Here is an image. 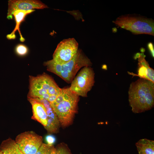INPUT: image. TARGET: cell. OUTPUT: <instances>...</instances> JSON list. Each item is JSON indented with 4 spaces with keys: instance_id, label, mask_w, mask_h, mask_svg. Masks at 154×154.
<instances>
[{
    "instance_id": "obj_14",
    "label": "cell",
    "mask_w": 154,
    "mask_h": 154,
    "mask_svg": "<svg viewBox=\"0 0 154 154\" xmlns=\"http://www.w3.org/2000/svg\"><path fill=\"white\" fill-rule=\"evenodd\" d=\"M139 154H154V141L147 139L139 140L135 143Z\"/></svg>"
},
{
    "instance_id": "obj_17",
    "label": "cell",
    "mask_w": 154,
    "mask_h": 154,
    "mask_svg": "<svg viewBox=\"0 0 154 154\" xmlns=\"http://www.w3.org/2000/svg\"><path fill=\"white\" fill-rule=\"evenodd\" d=\"M54 147L53 145L42 143L38 151L35 154H51Z\"/></svg>"
},
{
    "instance_id": "obj_5",
    "label": "cell",
    "mask_w": 154,
    "mask_h": 154,
    "mask_svg": "<svg viewBox=\"0 0 154 154\" xmlns=\"http://www.w3.org/2000/svg\"><path fill=\"white\" fill-rule=\"evenodd\" d=\"M113 22L117 26L135 34L154 35V21L150 19L128 14L119 16Z\"/></svg>"
},
{
    "instance_id": "obj_19",
    "label": "cell",
    "mask_w": 154,
    "mask_h": 154,
    "mask_svg": "<svg viewBox=\"0 0 154 154\" xmlns=\"http://www.w3.org/2000/svg\"><path fill=\"white\" fill-rule=\"evenodd\" d=\"M45 140L47 144L50 145H53L56 141L55 137L51 135H47L45 137Z\"/></svg>"
},
{
    "instance_id": "obj_22",
    "label": "cell",
    "mask_w": 154,
    "mask_h": 154,
    "mask_svg": "<svg viewBox=\"0 0 154 154\" xmlns=\"http://www.w3.org/2000/svg\"><path fill=\"white\" fill-rule=\"evenodd\" d=\"M141 51L142 52H143L145 51V49L143 48H141Z\"/></svg>"
},
{
    "instance_id": "obj_20",
    "label": "cell",
    "mask_w": 154,
    "mask_h": 154,
    "mask_svg": "<svg viewBox=\"0 0 154 154\" xmlns=\"http://www.w3.org/2000/svg\"><path fill=\"white\" fill-rule=\"evenodd\" d=\"M148 48L149 50L151 55L153 57L154 56V46L153 44L151 42H149L147 45Z\"/></svg>"
},
{
    "instance_id": "obj_13",
    "label": "cell",
    "mask_w": 154,
    "mask_h": 154,
    "mask_svg": "<svg viewBox=\"0 0 154 154\" xmlns=\"http://www.w3.org/2000/svg\"><path fill=\"white\" fill-rule=\"evenodd\" d=\"M35 10L34 9L27 11L18 10L13 12L12 15L15 18L16 22L15 27L12 32L10 34L7 35L6 37L7 39L9 40L15 39L16 38L15 33L17 31L19 34L20 41L23 42L25 41V39L23 37L20 30V25L21 23L24 21L26 16L35 11Z\"/></svg>"
},
{
    "instance_id": "obj_8",
    "label": "cell",
    "mask_w": 154,
    "mask_h": 154,
    "mask_svg": "<svg viewBox=\"0 0 154 154\" xmlns=\"http://www.w3.org/2000/svg\"><path fill=\"white\" fill-rule=\"evenodd\" d=\"M78 46V42L74 38L63 40L57 46L53 55V59L60 64L67 63L77 53Z\"/></svg>"
},
{
    "instance_id": "obj_6",
    "label": "cell",
    "mask_w": 154,
    "mask_h": 154,
    "mask_svg": "<svg viewBox=\"0 0 154 154\" xmlns=\"http://www.w3.org/2000/svg\"><path fill=\"white\" fill-rule=\"evenodd\" d=\"M95 73L90 66H85L71 82L69 89L79 96L86 97L95 83Z\"/></svg>"
},
{
    "instance_id": "obj_11",
    "label": "cell",
    "mask_w": 154,
    "mask_h": 154,
    "mask_svg": "<svg viewBox=\"0 0 154 154\" xmlns=\"http://www.w3.org/2000/svg\"><path fill=\"white\" fill-rule=\"evenodd\" d=\"M145 56L143 53H140L138 59V74L128 72V73L133 76H138L150 81L154 83V70L149 66L148 62L145 59Z\"/></svg>"
},
{
    "instance_id": "obj_2",
    "label": "cell",
    "mask_w": 154,
    "mask_h": 154,
    "mask_svg": "<svg viewBox=\"0 0 154 154\" xmlns=\"http://www.w3.org/2000/svg\"><path fill=\"white\" fill-rule=\"evenodd\" d=\"M79 96L69 88H62L55 101L50 103L62 127H66L73 123L78 111Z\"/></svg>"
},
{
    "instance_id": "obj_10",
    "label": "cell",
    "mask_w": 154,
    "mask_h": 154,
    "mask_svg": "<svg viewBox=\"0 0 154 154\" xmlns=\"http://www.w3.org/2000/svg\"><path fill=\"white\" fill-rule=\"evenodd\" d=\"M42 102L46 110L47 125L44 127L49 133H56L59 132L60 124L59 120L50 106V103L44 99L36 100Z\"/></svg>"
},
{
    "instance_id": "obj_21",
    "label": "cell",
    "mask_w": 154,
    "mask_h": 154,
    "mask_svg": "<svg viewBox=\"0 0 154 154\" xmlns=\"http://www.w3.org/2000/svg\"><path fill=\"white\" fill-rule=\"evenodd\" d=\"M140 53L138 52L136 53L134 56V58L135 59H136L137 58H138L140 56Z\"/></svg>"
},
{
    "instance_id": "obj_18",
    "label": "cell",
    "mask_w": 154,
    "mask_h": 154,
    "mask_svg": "<svg viewBox=\"0 0 154 154\" xmlns=\"http://www.w3.org/2000/svg\"><path fill=\"white\" fill-rule=\"evenodd\" d=\"M15 51L18 55L24 56L27 53L28 49L25 45L23 44H19L16 46Z\"/></svg>"
},
{
    "instance_id": "obj_9",
    "label": "cell",
    "mask_w": 154,
    "mask_h": 154,
    "mask_svg": "<svg viewBox=\"0 0 154 154\" xmlns=\"http://www.w3.org/2000/svg\"><path fill=\"white\" fill-rule=\"evenodd\" d=\"M48 8L47 5L39 0H9L8 1L7 18L8 19H12L13 13L18 10L27 11L35 9H42Z\"/></svg>"
},
{
    "instance_id": "obj_15",
    "label": "cell",
    "mask_w": 154,
    "mask_h": 154,
    "mask_svg": "<svg viewBox=\"0 0 154 154\" xmlns=\"http://www.w3.org/2000/svg\"><path fill=\"white\" fill-rule=\"evenodd\" d=\"M0 149L4 154H23L19 149L15 141L11 138L2 142Z\"/></svg>"
},
{
    "instance_id": "obj_1",
    "label": "cell",
    "mask_w": 154,
    "mask_h": 154,
    "mask_svg": "<svg viewBox=\"0 0 154 154\" xmlns=\"http://www.w3.org/2000/svg\"><path fill=\"white\" fill-rule=\"evenodd\" d=\"M128 100L132 112L139 113L151 109L154 105V83L140 78L131 83Z\"/></svg>"
},
{
    "instance_id": "obj_7",
    "label": "cell",
    "mask_w": 154,
    "mask_h": 154,
    "mask_svg": "<svg viewBox=\"0 0 154 154\" xmlns=\"http://www.w3.org/2000/svg\"><path fill=\"white\" fill-rule=\"evenodd\" d=\"M42 137L32 131L23 132L16 137L15 141L23 154H35L42 144Z\"/></svg>"
},
{
    "instance_id": "obj_23",
    "label": "cell",
    "mask_w": 154,
    "mask_h": 154,
    "mask_svg": "<svg viewBox=\"0 0 154 154\" xmlns=\"http://www.w3.org/2000/svg\"><path fill=\"white\" fill-rule=\"evenodd\" d=\"M0 154H4L3 151L0 149Z\"/></svg>"
},
{
    "instance_id": "obj_12",
    "label": "cell",
    "mask_w": 154,
    "mask_h": 154,
    "mask_svg": "<svg viewBox=\"0 0 154 154\" xmlns=\"http://www.w3.org/2000/svg\"><path fill=\"white\" fill-rule=\"evenodd\" d=\"M32 106L33 116L32 118L42 125L44 127L47 124L46 110L44 105L37 100L28 99Z\"/></svg>"
},
{
    "instance_id": "obj_3",
    "label": "cell",
    "mask_w": 154,
    "mask_h": 154,
    "mask_svg": "<svg viewBox=\"0 0 154 154\" xmlns=\"http://www.w3.org/2000/svg\"><path fill=\"white\" fill-rule=\"evenodd\" d=\"M28 99H44L50 103L54 102L61 88L50 76L45 73L36 76H29Z\"/></svg>"
},
{
    "instance_id": "obj_4",
    "label": "cell",
    "mask_w": 154,
    "mask_h": 154,
    "mask_svg": "<svg viewBox=\"0 0 154 154\" xmlns=\"http://www.w3.org/2000/svg\"><path fill=\"white\" fill-rule=\"evenodd\" d=\"M44 64L48 71L57 75L68 83L71 82L81 68L90 66L92 64L90 60L81 49H78L72 59L65 64H58L53 59L45 62Z\"/></svg>"
},
{
    "instance_id": "obj_16",
    "label": "cell",
    "mask_w": 154,
    "mask_h": 154,
    "mask_svg": "<svg viewBox=\"0 0 154 154\" xmlns=\"http://www.w3.org/2000/svg\"><path fill=\"white\" fill-rule=\"evenodd\" d=\"M51 154H72L68 145L64 142L53 147Z\"/></svg>"
}]
</instances>
